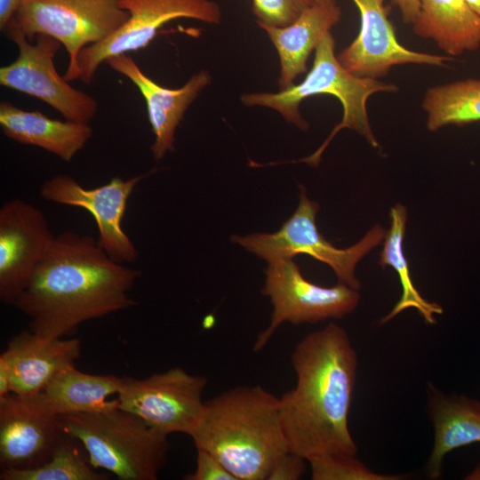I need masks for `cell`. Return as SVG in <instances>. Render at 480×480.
<instances>
[{"label":"cell","mask_w":480,"mask_h":480,"mask_svg":"<svg viewBox=\"0 0 480 480\" xmlns=\"http://www.w3.org/2000/svg\"><path fill=\"white\" fill-rule=\"evenodd\" d=\"M24 0H0V29L4 32Z\"/></svg>","instance_id":"cell-30"},{"label":"cell","mask_w":480,"mask_h":480,"mask_svg":"<svg viewBox=\"0 0 480 480\" xmlns=\"http://www.w3.org/2000/svg\"><path fill=\"white\" fill-rule=\"evenodd\" d=\"M321 1H327V0H314V2H321Z\"/></svg>","instance_id":"cell-34"},{"label":"cell","mask_w":480,"mask_h":480,"mask_svg":"<svg viewBox=\"0 0 480 480\" xmlns=\"http://www.w3.org/2000/svg\"><path fill=\"white\" fill-rule=\"evenodd\" d=\"M263 295L273 306L270 323L260 332L253 351H260L284 323L315 324L327 319H340L352 313L360 300L358 290L338 282L331 287L307 280L292 258L268 262Z\"/></svg>","instance_id":"cell-8"},{"label":"cell","mask_w":480,"mask_h":480,"mask_svg":"<svg viewBox=\"0 0 480 480\" xmlns=\"http://www.w3.org/2000/svg\"><path fill=\"white\" fill-rule=\"evenodd\" d=\"M0 126L7 138L43 148L65 162H70L92 136L89 124L52 119L6 100L0 102Z\"/></svg>","instance_id":"cell-20"},{"label":"cell","mask_w":480,"mask_h":480,"mask_svg":"<svg viewBox=\"0 0 480 480\" xmlns=\"http://www.w3.org/2000/svg\"><path fill=\"white\" fill-rule=\"evenodd\" d=\"M206 385L204 376L173 367L144 379L122 377L116 400L118 407L163 434L190 436L204 412Z\"/></svg>","instance_id":"cell-10"},{"label":"cell","mask_w":480,"mask_h":480,"mask_svg":"<svg viewBox=\"0 0 480 480\" xmlns=\"http://www.w3.org/2000/svg\"><path fill=\"white\" fill-rule=\"evenodd\" d=\"M105 63L127 77L144 98L155 137L150 149L154 159L161 161L168 152L174 150L177 127L189 106L212 83L211 73L202 69L194 74L183 86L171 89L149 78L127 53L111 57Z\"/></svg>","instance_id":"cell-16"},{"label":"cell","mask_w":480,"mask_h":480,"mask_svg":"<svg viewBox=\"0 0 480 480\" xmlns=\"http://www.w3.org/2000/svg\"><path fill=\"white\" fill-rule=\"evenodd\" d=\"M341 15L336 0L314 2L287 26L260 27L266 32L278 54L280 90L292 86L299 76L307 72L309 55L339 23Z\"/></svg>","instance_id":"cell-18"},{"label":"cell","mask_w":480,"mask_h":480,"mask_svg":"<svg viewBox=\"0 0 480 480\" xmlns=\"http://www.w3.org/2000/svg\"><path fill=\"white\" fill-rule=\"evenodd\" d=\"M412 25L416 36L452 58L480 47V17L466 0H420Z\"/></svg>","instance_id":"cell-21"},{"label":"cell","mask_w":480,"mask_h":480,"mask_svg":"<svg viewBox=\"0 0 480 480\" xmlns=\"http://www.w3.org/2000/svg\"><path fill=\"white\" fill-rule=\"evenodd\" d=\"M140 270L114 260L88 235H58L14 306L28 330L48 339L67 338L84 322L136 305L131 296Z\"/></svg>","instance_id":"cell-1"},{"label":"cell","mask_w":480,"mask_h":480,"mask_svg":"<svg viewBox=\"0 0 480 480\" xmlns=\"http://www.w3.org/2000/svg\"><path fill=\"white\" fill-rule=\"evenodd\" d=\"M121 0H24L10 21L33 42L39 34L61 43L68 53L63 77H80L78 55L115 33L129 18Z\"/></svg>","instance_id":"cell-7"},{"label":"cell","mask_w":480,"mask_h":480,"mask_svg":"<svg viewBox=\"0 0 480 480\" xmlns=\"http://www.w3.org/2000/svg\"><path fill=\"white\" fill-rule=\"evenodd\" d=\"M12 393L11 376L5 359L0 355V396Z\"/></svg>","instance_id":"cell-32"},{"label":"cell","mask_w":480,"mask_h":480,"mask_svg":"<svg viewBox=\"0 0 480 480\" xmlns=\"http://www.w3.org/2000/svg\"><path fill=\"white\" fill-rule=\"evenodd\" d=\"M426 125L436 132L447 125L480 121V78H468L428 88L422 100Z\"/></svg>","instance_id":"cell-24"},{"label":"cell","mask_w":480,"mask_h":480,"mask_svg":"<svg viewBox=\"0 0 480 480\" xmlns=\"http://www.w3.org/2000/svg\"><path fill=\"white\" fill-rule=\"evenodd\" d=\"M4 32L18 48V57L0 68V84L37 98L68 120L89 124L98 112V103L91 95L69 84L56 70L54 57L61 43L39 34L32 44L12 23Z\"/></svg>","instance_id":"cell-9"},{"label":"cell","mask_w":480,"mask_h":480,"mask_svg":"<svg viewBox=\"0 0 480 480\" xmlns=\"http://www.w3.org/2000/svg\"><path fill=\"white\" fill-rule=\"evenodd\" d=\"M428 414L434 427V444L427 468L429 476H441L447 453L460 447L480 443V401L446 394L435 385L427 388Z\"/></svg>","instance_id":"cell-19"},{"label":"cell","mask_w":480,"mask_h":480,"mask_svg":"<svg viewBox=\"0 0 480 480\" xmlns=\"http://www.w3.org/2000/svg\"><path fill=\"white\" fill-rule=\"evenodd\" d=\"M121 383L122 377L85 373L74 365L57 373L34 396L45 411L56 416L89 412L116 404V398H107L117 394Z\"/></svg>","instance_id":"cell-22"},{"label":"cell","mask_w":480,"mask_h":480,"mask_svg":"<svg viewBox=\"0 0 480 480\" xmlns=\"http://www.w3.org/2000/svg\"><path fill=\"white\" fill-rule=\"evenodd\" d=\"M186 480H236L226 467L210 452L196 449V466Z\"/></svg>","instance_id":"cell-28"},{"label":"cell","mask_w":480,"mask_h":480,"mask_svg":"<svg viewBox=\"0 0 480 480\" xmlns=\"http://www.w3.org/2000/svg\"><path fill=\"white\" fill-rule=\"evenodd\" d=\"M299 204L292 215L274 233L233 235L231 241L267 262L281 258L306 254L328 265L338 282L359 290L356 277L357 263L384 239L387 230L380 225L372 227L364 236L348 248H337L318 231L316 216L319 204L309 199L307 190L299 184Z\"/></svg>","instance_id":"cell-6"},{"label":"cell","mask_w":480,"mask_h":480,"mask_svg":"<svg viewBox=\"0 0 480 480\" xmlns=\"http://www.w3.org/2000/svg\"><path fill=\"white\" fill-rule=\"evenodd\" d=\"M196 449L216 457L236 480H267L289 450L278 397L262 387L240 386L204 401L189 436Z\"/></svg>","instance_id":"cell-3"},{"label":"cell","mask_w":480,"mask_h":480,"mask_svg":"<svg viewBox=\"0 0 480 480\" xmlns=\"http://www.w3.org/2000/svg\"><path fill=\"white\" fill-rule=\"evenodd\" d=\"M152 172L153 170L126 180L114 177L94 188H85L71 176L60 173L44 182L40 195L48 202L88 211L96 222L100 247L114 260L132 263L137 260L139 252L122 228V220L135 187Z\"/></svg>","instance_id":"cell-12"},{"label":"cell","mask_w":480,"mask_h":480,"mask_svg":"<svg viewBox=\"0 0 480 480\" xmlns=\"http://www.w3.org/2000/svg\"><path fill=\"white\" fill-rule=\"evenodd\" d=\"M313 480H399L401 476L372 471L356 455H322L307 460Z\"/></svg>","instance_id":"cell-26"},{"label":"cell","mask_w":480,"mask_h":480,"mask_svg":"<svg viewBox=\"0 0 480 480\" xmlns=\"http://www.w3.org/2000/svg\"><path fill=\"white\" fill-rule=\"evenodd\" d=\"M59 417L64 431L84 447L90 463L120 480H156L166 462L168 436L118 404Z\"/></svg>","instance_id":"cell-5"},{"label":"cell","mask_w":480,"mask_h":480,"mask_svg":"<svg viewBox=\"0 0 480 480\" xmlns=\"http://www.w3.org/2000/svg\"><path fill=\"white\" fill-rule=\"evenodd\" d=\"M397 87L379 79L360 77L343 68L335 54V39L329 32L315 50L312 68L304 80L277 92H251L240 96L247 107H265L278 112L284 119L305 131L308 123L300 112L303 100L317 94L336 97L342 105L341 121L333 128L321 147L312 155L300 159L311 166L319 164L321 156L336 133L348 128L364 136L372 148H378L366 108L368 99L377 92H394Z\"/></svg>","instance_id":"cell-4"},{"label":"cell","mask_w":480,"mask_h":480,"mask_svg":"<svg viewBox=\"0 0 480 480\" xmlns=\"http://www.w3.org/2000/svg\"><path fill=\"white\" fill-rule=\"evenodd\" d=\"M474 12L480 17V0H466Z\"/></svg>","instance_id":"cell-33"},{"label":"cell","mask_w":480,"mask_h":480,"mask_svg":"<svg viewBox=\"0 0 480 480\" xmlns=\"http://www.w3.org/2000/svg\"><path fill=\"white\" fill-rule=\"evenodd\" d=\"M66 436L60 419L35 396H0L1 469H29L49 460Z\"/></svg>","instance_id":"cell-15"},{"label":"cell","mask_w":480,"mask_h":480,"mask_svg":"<svg viewBox=\"0 0 480 480\" xmlns=\"http://www.w3.org/2000/svg\"><path fill=\"white\" fill-rule=\"evenodd\" d=\"M79 442L68 435L44 464L29 469H1V480H106L88 457L82 455Z\"/></svg>","instance_id":"cell-25"},{"label":"cell","mask_w":480,"mask_h":480,"mask_svg":"<svg viewBox=\"0 0 480 480\" xmlns=\"http://www.w3.org/2000/svg\"><path fill=\"white\" fill-rule=\"evenodd\" d=\"M360 15L357 36L337 58L345 69L360 77L379 79L396 65L446 67L447 55L410 50L401 44L388 20L385 0H352Z\"/></svg>","instance_id":"cell-14"},{"label":"cell","mask_w":480,"mask_h":480,"mask_svg":"<svg viewBox=\"0 0 480 480\" xmlns=\"http://www.w3.org/2000/svg\"><path fill=\"white\" fill-rule=\"evenodd\" d=\"M291 359L296 384L278 397L289 450L306 460L356 455L348 414L358 361L348 332L330 323L300 340Z\"/></svg>","instance_id":"cell-2"},{"label":"cell","mask_w":480,"mask_h":480,"mask_svg":"<svg viewBox=\"0 0 480 480\" xmlns=\"http://www.w3.org/2000/svg\"><path fill=\"white\" fill-rule=\"evenodd\" d=\"M313 3L314 0H252V10L259 27H284Z\"/></svg>","instance_id":"cell-27"},{"label":"cell","mask_w":480,"mask_h":480,"mask_svg":"<svg viewBox=\"0 0 480 480\" xmlns=\"http://www.w3.org/2000/svg\"><path fill=\"white\" fill-rule=\"evenodd\" d=\"M120 7L129 12L127 20L110 36L79 52V79L85 84L108 59L147 47L159 28L171 20L192 19L219 25L222 18L221 8L214 0H121Z\"/></svg>","instance_id":"cell-11"},{"label":"cell","mask_w":480,"mask_h":480,"mask_svg":"<svg viewBox=\"0 0 480 480\" xmlns=\"http://www.w3.org/2000/svg\"><path fill=\"white\" fill-rule=\"evenodd\" d=\"M308 460L288 451L271 468L267 480H298L306 471Z\"/></svg>","instance_id":"cell-29"},{"label":"cell","mask_w":480,"mask_h":480,"mask_svg":"<svg viewBox=\"0 0 480 480\" xmlns=\"http://www.w3.org/2000/svg\"><path fill=\"white\" fill-rule=\"evenodd\" d=\"M56 236L44 212L21 198L0 208V300L14 306Z\"/></svg>","instance_id":"cell-13"},{"label":"cell","mask_w":480,"mask_h":480,"mask_svg":"<svg viewBox=\"0 0 480 480\" xmlns=\"http://www.w3.org/2000/svg\"><path fill=\"white\" fill-rule=\"evenodd\" d=\"M389 216L390 228L384 237L379 265L383 268L389 266L396 270L402 286V294L392 310L380 320V324H385L404 309L412 308L419 311L425 323L435 324L436 315L442 314L443 308L438 303L425 300L416 289L411 278L409 265L403 249L407 209L398 203L391 208Z\"/></svg>","instance_id":"cell-23"},{"label":"cell","mask_w":480,"mask_h":480,"mask_svg":"<svg viewBox=\"0 0 480 480\" xmlns=\"http://www.w3.org/2000/svg\"><path fill=\"white\" fill-rule=\"evenodd\" d=\"M81 351L77 338L48 339L30 330L14 335L1 354L9 368L12 393H39L57 373L74 366Z\"/></svg>","instance_id":"cell-17"},{"label":"cell","mask_w":480,"mask_h":480,"mask_svg":"<svg viewBox=\"0 0 480 480\" xmlns=\"http://www.w3.org/2000/svg\"><path fill=\"white\" fill-rule=\"evenodd\" d=\"M398 7L404 22L412 24L417 17L420 0H391Z\"/></svg>","instance_id":"cell-31"}]
</instances>
